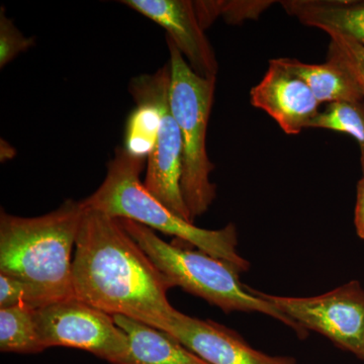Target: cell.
Here are the masks:
<instances>
[{
	"label": "cell",
	"mask_w": 364,
	"mask_h": 364,
	"mask_svg": "<svg viewBox=\"0 0 364 364\" xmlns=\"http://www.w3.org/2000/svg\"><path fill=\"white\" fill-rule=\"evenodd\" d=\"M75 248L74 298L164 330L177 312L167 298L173 286L119 219L85 208Z\"/></svg>",
	"instance_id": "1"
},
{
	"label": "cell",
	"mask_w": 364,
	"mask_h": 364,
	"mask_svg": "<svg viewBox=\"0 0 364 364\" xmlns=\"http://www.w3.org/2000/svg\"><path fill=\"white\" fill-rule=\"evenodd\" d=\"M85 207L71 198L39 217L0 214V273L36 289L46 306L73 299L72 249Z\"/></svg>",
	"instance_id": "2"
},
{
	"label": "cell",
	"mask_w": 364,
	"mask_h": 364,
	"mask_svg": "<svg viewBox=\"0 0 364 364\" xmlns=\"http://www.w3.org/2000/svg\"><path fill=\"white\" fill-rule=\"evenodd\" d=\"M146 158L117 147L107 163V176L92 195L81 200L83 207L116 219L139 223L174 236L198 250L227 261L241 273L250 263L238 253V234L232 223L220 230H207L178 217L151 195L140 176Z\"/></svg>",
	"instance_id": "3"
},
{
	"label": "cell",
	"mask_w": 364,
	"mask_h": 364,
	"mask_svg": "<svg viewBox=\"0 0 364 364\" xmlns=\"http://www.w3.org/2000/svg\"><path fill=\"white\" fill-rule=\"evenodd\" d=\"M119 221L173 287H181L224 313L263 314L291 328L299 338L308 336L309 332L280 312L259 291L243 286L239 279L241 272L227 261L203 251L167 243L154 230L139 223L127 219Z\"/></svg>",
	"instance_id": "4"
},
{
	"label": "cell",
	"mask_w": 364,
	"mask_h": 364,
	"mask_svg": "<svg viewBox=\"0 0 364 364\" xmlns=\"http://www.w3.org/2000/svg\"><path fill=\"white\" fill-rule=\"evenodd\" d=\"M166 42L171 67L170 105L182 139L181 193L193 223L208 212L217 196V186L210 181L215 165L207 149L217 78L198 75L167 37Z\"/></svg>",
	"instance_id": "5"
},
{
	"label": "cell",
	"mask_w": 364,
	"mask_h": 364,
	"mask_svg": "<svg viewBox=\"0 0 364 364\" xmlns=\"http://www.w3.org/2000/svg\"><path fill=\"white\" fill-rule=\"evenodd\" d=\"M170 80L168 61L155 73L136 76L129 85L136 105L152 107L158 116L156 136L148 154L143 183L172 213L193 223L181 193L182 139L170 105Z\"/></svg>",
	"instance_id": "6"
},
{
	"label": "cell",
	"mask_w": 364,
	"mask_h": 364,
	"mask_svg": "<svg viewBox=\"0 0 364 364\" xmlns=\"http://www.w3.org/2000/svg\"><path fill=\"white\" fill-rule=\"evenodd\" d=\"M259 294L306 332L323 335L364 361V287L358 280L316 296Z\"/></svg>",
	"instance_id": "7"
},
{
	"label": "cell",
	"mask_w": 364,
	"mask_h": 364,
	"mask_svg": "<svg viewBox=\"0 0 364 364\" xmlns=\"http://www.w3.org/2000/svg\"><path fill=\"white\" fill-rule=\"evenodd\" d=\"M45 348L81 349L116 364L129 349L128 335L109 314L73 298L35 311Z\"/></svg>",
	"instance_id": "8"
},
{
	"label": "cell",
	"mask_w": 364,
	"mask_h": 364,
	"mask_svg": "<svg viewBox=\"0 0 364 364\" xmlns=\"http://www.w3.org/2000/svg\"><path fill=\"white\" fill-rule=\"evenodd\" d=\"M250 102L267 112L287 135L311 128L321 112L310 87L280 58L270 60L264 76L251 88Z\"/></svg>",
	"instance_id": "9"
},
{
	"label": "cell",
	"mask_w": 364,
	"mask_h": 364,
	"mask_svg": "<svg viewBox=\"0 0 364 364\" xmlns=\"http://www.w3.org/2000/svg\"><path fill=\"white\" fill-rule=\"evenodd\" d=\"M121 4L164 28L191 68L205 78H217L219 63L214 48L189 0H123Z\"/></svg>",
	"instance_id": "10"
},
{
	"label": "cell",
	"mask_w": 364,
	"mask_h": 364,
	"mask_svg": "<svg viewBox=\"0 0 364 364\" xmlns=\"http://www.w3.org/2000/svg\"><path fill=\"white\" fill-rule=\"evenodd\" d=\"M208 364H299L291 356L269 355L253 348L241 335L212 320L177 311L163 330Z\"/></svg>",
	"instance_id": "11"
},
{
	"label": "cell",
	"mask_w": 364,
	"mask_h": 364,
	"mask_svg": "<svg viewBox=\"0 0 364 364\" xmlns=\"http://www.w3.org/2000/svg\"><path fill=\"white\" fill-rule=\"evenodd\" d=\"M126 332L129 349L116 364H208L169 333L124 316H112Z\"/></svg>",
	"instance_id": "12"
},
{
	"label": "cell",
	"mask_w": 364,
	"mask_h": 364,
	"mask_svg": "<svg viewBox=\"0 0 364 364\" xmlns=\"http://www.w3.org/2000/svg\"><path fill=\"white\" fill-rule=\"evenodd\" d=\"M280 6L303 25L364 46V0H282Z\"/></svg>",
	"instance_id": "13"
},
{
	"label": "cell",
	"mask_w": 364,
	"mask_h": 364,
	"mask_svg": "<svg viewBox=\"0 0 364 364\" xmlns=\"http://www.w3.org/2000/svg\"><path fill=\"white\" fill-rule=\"evenodd\" d=\"M280 60L305 81L320 105L364 100L350 73L333 60L327 59L322 64L304 63L291 58Z\"/></svg>",
	"instance_id": "14"
},
{
	"label": "cell",
	"mask_w": 364,
	"mask_h": 364,
	"mask_svg": "<svg viewBox=\"0 0 364 364\" xmlns=\"http://www.w3.org/2000/svg\"><path fill=\"white\" fill-rule=\"evenodd\" d=\"M35 311L28 306L0 309L1 352L37 354L46 350L38 331Z\"/></svg>",
	"instance_id": "15"
},
{
	"label": "cell",
	"mask_w": 364,
	"mask_h": 364,
	"mask_svg": "<svg viewBox=\"0 0 364 364\" xmlns=\"http://www.w3.org/2000/svg\"><path fill=\"white\" fill-rule=\"evenodd\" d=\"M311 128L339 132L355 139L364 176V100L327 105L324 111L318 112Z\"/></svg>",
	"instance_id": "16"
},
{
	"label": "cell",
	"mask_w": 364,
	"mask_h": 364,
	"mask_svg": "<svg viewBox=\"0 0 364 364\" xmlns=\"http://www.w3.org/2000/svg\"><path fill=\"white\" fill-rule=\"evenodd\" d=\"M193 4L200 26L205 31L219 18L229 25H240L246 21L257 20L275 2L272 0H200Z\"/></svg>",
	"instance_id": "17"
},
{
	"label": "cell",
	"mask_w": 364,
	"mask_h": 364,
	"mask_svg": "<svg viewBox=\"0 0 364 364\" xmlns=\"http://www.w3.org/2000/svg\"><path fill=\"white\" fill-rule=\"evenodd\" d=\"M329 37L327 59L337 62L350 73L364 98V46L339 33Z\"/></svg>",
	"instance_id": "18"
},
{
	"label": "cell",
	"mask_w": 364,
	"mask_h": 364,
	"mask_svg": "<svg viewBox=\"0 0 364 364\" xmlns=\"http://www.w3.org/2000/svg\"><path fill=\"white\" fill-rule=\"evenodd\" d=\"M35 46V38L26 37L6 16V9L0 11V68L11 63L21 53Z\"/></svg>",
	"instance_id": "19"
},
{
	"label": "cell",
	"mask_w": 364,
	"mask_h": 364,
	"mask_svg": "<svg viewBox=\"0 0 364 364\" xmlns=\"http://www.w3.org/2000/svg\"><path fill=\"white\" fill-rule=\"evenodd\" d=\"M16 306H28L40 309L45 306V301L30 284L0 273V309Z\"/></svg>",
	"instance_id": "20"
},
{
	"label": "cell",
	"mask_w": 364,
	"mask_h": 364,
	"mask_svg": "<svg viewBox=\"0 0 364 364\" xmlns=\"http://www.w3.org/2000/svg\"><path fill=\"white\" fill-rule=\"evenodd\" d=\"M354 227L359 238L364 240V176L356 188V203L354 210Z\"/></svg>",
	"instance_id": "21"
}]
</instances>
